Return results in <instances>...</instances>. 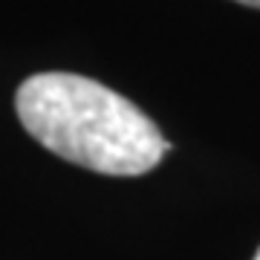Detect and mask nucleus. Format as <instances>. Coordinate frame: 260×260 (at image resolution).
Here are the masks:
<instances>
[{
	"instance_id": "obj_1",
	"label": "nucleus",
	"mask_w": 260,
	"mask_h": 260,
	"mask_svg": "<svg viewBox=\"0 0 260 260\" xmlns=\"http://www.w3.org/2000/svg\"><path fill=\"white\" fill-rule=\"evenodd\" d=\"M15 107L47 150L95 174L139 177L168 150L153 119L130 99L75 73L29 75Z\"/></svg>"
},
{
	"instance_id": "obj_2",
	"label": "nucleus",
	"mask_w": 260,
	"mask_h": 260,
	"mask_svg": "<svg viewBox=\"0 0 260 260\" xmlns=\"http://www.w3.org/2000/svg\"><path fill=\"white\" fill-rule=\"evenodd\" d=\"M237 3H243V6H254V9H260V0H237Z\"/></svg>"
},
{
	"instance_id": "obj_3",
	"label": "nucleus",
	"mask_w": 260,
	"mask_h": 260,
	"mask_svg": "<svg viewBox=\"0 0 260 260\" xmlns=\"http://www.w3.org/2000/svg\"><path fill=\"white\" fill-rule=\"evenodd\" d=\"M254 260H260V251H257V254H254Z\"/></svg>"
}]
</instances>
